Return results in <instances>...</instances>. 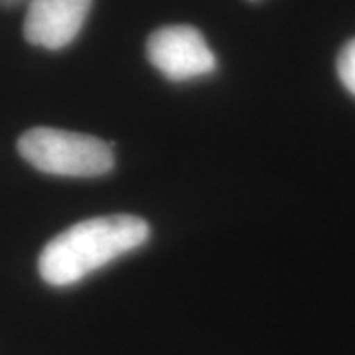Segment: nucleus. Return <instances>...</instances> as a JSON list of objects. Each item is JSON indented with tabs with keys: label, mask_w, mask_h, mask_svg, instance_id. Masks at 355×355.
<instances>
[{
	"label": "nucleus",
	"mask_w": 355,
	"mask_h": 355,
	"mask_svg": "<svg viewBox=\"0 0 355 355\" xmlns=\"http://www.w3.org/2000/svg\"><path fill=\"white\" fill-rule=\"evenodd\" d=\"M150 229L135 216L91 217L55 235L40 254L42 279L51 286H69L97 268L148 241Z\"/></svg>",
	"instance_id": "f257e3e1"
},
{
	"label": "nucleus",
	"mask_w": 355,
	"mask_h": 355,
	"mask_svg": "<svg viewBox=\"0 0 355 355\" xmlns=\"http://www.w3.org/2000/svg\"><path fill=\"white\" fill-rule=\"evenodd\" d=\"M18 153L28 164L53 176L95 178L114 164L113 148L105 140L60 128H30L18 140Z\"/></svg>",
	"instance_id": "f03ea898"
},
{
	"label": "nucleus",
	"mask_w": 355,
	"mask_h": 355,
	"mask_svg": "<svg viewBox=\"0 0 355 355\" xmlns=\"http://www.w3.org/2000/svg\"><path fill=\"white\" fill-rule=\"evenodd\" d=\"M150 64L172 81H188L216 69V55L193 26L158 28L146 44Z\"/></svg>",
	"instance_id": "7ed1b4c3"
},
{
	"label": "nucleus",
	"mask_w": 355,
	"mask_h": 355,
	"mask_svg": "<svg viewBox=\"0 0 355 355\" xmlns=\"http://www.w3.org/2000/svg\"><path fill=\"white\" fill-rule=\"evenodd\" d=\"M91 0H32L24 38L32 46L60 50L71 44L87 18Z\"/></svg>",
	"instance_id": "20e7f679"
},
{
	"label": "nucleus",
	"mask_w": 355,
	"mask_h": 355,
	"mask_svg": "<svg viewBox=\"0 0 355 355\" xmlns=\"http://www.w3.org/2000/svg\"><path fill=\"white\" fill-rule=\"evenodd\" d=\"M338 76L343 87L355 95V38L349 40L338 55Z\"/></svg>",
	"instance_id": "39448f33"
}]
</instances>
